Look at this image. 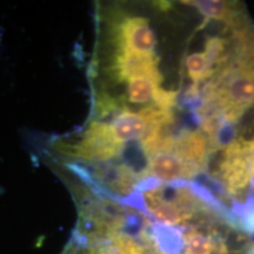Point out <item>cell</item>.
<instances>
[{"instance_id":"1","label":"cell","mask_w":254,"mask_h":254,"mask_svg":"<svg viewBox=\"0 0 254 254\" xmlns=\"http://www.w3.org/2000/svg\"><path fill=\"white\" fill-rule=\"evenodd\" d=\"M135 236L129 231H122L109 237H88L74 231L62 254H147L140 240L148 237L136 240Z\"/></svg>"},{"instance_id":"2","label":"cell","mask_w":254,"mask_h":254,"mask_svg":"<svg viewBox=\"0 0 254 254\" xmlns=\"http://www.w3.org/2000/svg\"><path fill=\"white\" fill-rule=\"evenodd\" d=\"M219 177L227 193L238 200L247 186H251V153L249 141L234 140L225 148Z\"/></svg>"},{"instance_id":"3","label":"cell","mask_w":254,"mask_h":254,"mask_svg":"<svg viewBox=\"0 0 254 254\" xmlns=\"http://www.w3.org/2000/svg\"><path fill=\"white\" fill-rule=\"evenodd\" d=\"M201 174L198 168L187 163L173 150H163L152 155L148 161V176L163 184L190 182Z\"/></svg>"},{"instance_id":"4","label":"cell","mask_w":254,"mask_h":254,"mask_svg":"<svg viewBox=\"0 0 254 254\" xmlns=\"http://www.w3.org/2000/svg\"><path fill=\"white\" fill-rule=\"evenodd\" d=\"M184 4L193 6L205 17L202 24L209 20H219L236 30V32L244 30L239 23V12L234 8V5L221 0H195V1H183ZM202 25V26H204ZM201 26V27H202Z\"/></svg>"},{"instance_id":"5","label":"cell","mask_w":254,"mask_h":254,"mask_svg":"<svg viewBox=\"0 0 254 254\" xmlns=\"http://www.w3.org/2000/svg\"><path fill=\"white\" fill-rule=\"evenodd\" d=\"M150 234L155 250L163 254H184V233L180 228L167 225H150Z\"/></svg>"},{"instance_id":"6","label":"cell","mask_w":254,"mask_h":254,"mask_svg":"<svg viewBox=\"0 0 254 254\" xmlns=\"http://www.w3.org/2000/svg\"><path fill=\"white\" fill-rule=\"evenodd\" d=\"M251 182L249 194L244 202L232 199V214L236 218V227L254 236V192Z\"/></svg>"},{"instance_id":"7","label":"cell","mask_w":254,"mask_h":254,"mask_svg":"<svg viewBox=\"0 0 254 254\" xmlns=\"http://www.w3.org/2000/svg\"><path fill=\"white\" fill-rule=\"evenodd\" d=\"M187 75L192 80L193 85L199 86L200 82L207 80L208 78L213 77L211 68H209L207 58L204 52L192 53L186 58L185 62Z\"/></svg>"},{"instance_id":"8","label":"cell","mask_w":254,"mask_h":254,"mask_svg":"<svg viewBox=\"0 0 254 254\" xmlns=\"http://www.w3.org/2000/svg\"><path fill=\"white\" fill-rule=\"evenodd\" d=\"M251 182H252L254 187V159L251 160Z\"/></svg>"}]
</instances>
